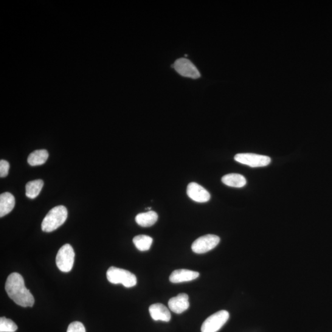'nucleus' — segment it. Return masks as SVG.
I'll return each mask as SVG.
<instances>
[{
  "mask_svg": "<svg viewBox=\"0 0 332 332\" xmlns=\"http://www.w3.org/2000/svg\"><path fill=\"white\" fill-rule=\"evenodd\" d=\"M5 290L17 305L25 308L32 307L34 305V297L25 287L23 277L18 272H13L8 277Z\"/></svg>",
  "mask_w": 332,
  "mask_h": 332,
  "instance_id": "obj_1",
  "label": "nucleus"
},
{
  "mask_svg": "<svg viewBox=\"0 0 332 332\" xmlns=\"http://www.w3.org/2000/svg\"><path fill=\"white\" fill-rule=\"evenodd\" d=\"M68 212L64 205H58L49 211L41 224V229L44 232L50 233L57 230L66 222Z\"/></svg>",
  "mask_w": 332,
  "mask_h": 332,
  "instance_id": "obj_2",
  "label": "nucleus"
},
{
  "mask_svg": "<svg viewBox=\"0 0 332 332\" xmlns=\"http://www.w3.org/2000/svg\"><path fill=\"white\" fill-rule=\"evenodd\" d=\"M106 278L109 283L122 284L125 288H131L136 286L137 278L128 270L112 266L106 272Z\"/></svg>",
  "mask_w": 332,
  "mask_h": 332,
  "instance_id": "obj_3",
  "label": "nucleus"
},
{
  "mask_svg": "<svg viewBox=\"0 0 332 332\" xmlns=\"http://www.w3.org/2000/svg\"><path fill=\"white\" fill-rule=\"evenodd\" d=\"M75 257L74 250L72 246L69 244L64 245L56 256V262L58 268L64 272L71 271L74 266Z\"/></svg>",
  "mask_w": 332,
  "mask_h": 332,
  "instance_id": "obj_4",
  "label": "nucleus"
},
{
  "mask_svg": "<svg viewBox=\"0 0 332 332\" xmlns=\"http://www.w3.org/2000/svg\"><path fill=\"white\" fill-rule=\"evenodd\" d=\"M229 317L230 314L227 311L216 312L202 323L201 332H217L226 323Z\"/></svg>",
  "mask_w": 332,
  "mask_h": 332,
  "instance_id": "obj_5",
  "label": "nucleus"
},
{
  "mask_svg": "<svg viewBox=\"0 0 332 332\" xmlns=\"http://www.w3.org/2000/svg\"><path fill=\"white\" fill-rule=\"evenodd\" d=\"M220 239L218 236L207 235L201 236L194 241L191 246L193 252L198 254H205L214 249L220 243Z\"/></svg>",
  "mask_w": 332,
  "mask_h": 332,
  "instance_id": "obj_6",
  "label": "nucleus"
},
{
  "mask_svg": "<svg viewBox=\"0 0 332 332\" xmlns=\"http://www.w3.org/2000/svg\"><path fill=\"white\" fill-rule=\"evenodd\" d=\"M236 161L252 168L264 167L271 163L269 157L254 153H240L235 156Z\"/></svg>",
  "mask_w": 332,
  "mask_h": 332,
  "instance_id": "obj_7",
  "label": "nucleus"
},
{
  "mask_svg": "<svg viewBox=\"0 0 332 332\" xmlns=\"http://www.w3.org/2000/svg\"><path fill=\"white\" fill-rule=\"evenodd\" d=\"M176 72L182 77L197 79L201 77L200 73L198 69L191 62L187 59H177L175 63L172 66Z\"/></svg>",
  "mask_w": 332,
  "mask_h": 332,
  "instance_id": "obj_8",
  "label": "nucleus"
},
{
  "mask_svg": "<svg viewBox=\"0 0 332 332\" xmlns=\"http://www.w3.org/2000/svg\"><path fill=\"white\" fill-rule=\"evenodd\" d=\"M187 193L190 198L197 202H206L210 199V195L201 185L191 182L188 185Z\"/></svg>",
  "mask_w": 332,
  "mask_h": 332,
  "instance_id": "obj_9",
  "label": "nucleus"
},
{
  "mask_svg": "<svg viewBox=\"0 0 332 332\" xmlns=\"http://www.w3.org/2000/svg\"><path fill=\"white\" fill-rule=\"evenodd\" d=\"M169 308L174 313L181 314L187 311L190 306L189 297L186 294H180L171 298L168 302Z\"/></svg>",
  "mask_w": 332,
  "mask_h": 332,
  "instance_id": "obj_10",
  "label": "nucleus"
},
{
  "mask_svg": "<svg viewBox=\"0 0 332 332\" xmlns=\"http://www.w3.org/2000/svg\"><path fill=\"white\" fill-rule=\"evenodd\" d=\"M199 276L198 272L191 271L189 269H177L172 272L170 281L172 283H182L195 280Z\"/></svg>",
  "mask_w": 332,
  "mask_h": 332,
  "instance_id": "obj_11",
  "label": "nucleus"
},
{
  "mask_svg": "<svg viewBox=\"0 0 332 332\" xmlns=\"http://www.w3.org/2000/svg\"><path fill=\"white\" fill-rule=\"evenodd\" d=\"M150 316L154 320H161L164 322H170L171 314L170 310L165 306L161 303L153 304L149 308Z\"/></svg>",
  "mask_w": 332,
  "mask_h": 332,
  "instance_id": "obj_12",
  "label": "nucleus"
},
{
  "mask_svg": "<svg viewBox=\"0 0 332 332\" xmlns=\"http://www.w3.org/2000/svg\"><path fill=\"white\" fill-rule=\"evenodd\" d=\"M15 205V198L12 194L8 192L0 195V216L8 215L13 210Z\"/></svg>",
  "mask_w": 332,
  "mask_h": 332,
  "instance_id": "obj_13",
  "label": "nucleus"
},
{
  "mask_svg": "<svg viewBox=\"0 0 332 332\" xmlns=\"http://www.w3.org/2000/svg\"><path fill=\"white\" fill-rule=\"evenodd\" d=\"M158 218L157 213L154 211H148L147 212L140 213L136 216V223L142 227H150L153 226Z\"/></svg>",
  "mask_w": 332,
  "mask_h": 332,
  "instance_id": "obj_14",
  "label": "nucleus"
},
{
  "mask_svg": "<svg viewBox=\"0 0 332 332\" xmlns=\"http://www.w3.org/2000/svg\"><path fill=\"white\" fill-rule=\"evenodd\" d=\"M222 181L225 185L235 188H242L247 184L246 178L238 174H227L222 177Z\"/></svg>",
  "mask_w": 332,
  "mask_h": 332,
  "instance_id": "obj_15",
  "label": "nucleus"
},
{
  "mask_svg": "<svg viewBox=\"0 0 332 332\" xmlns=\"http://www.w3.org/2000/svg\"><path fill=\"white\" fill-rule=\"evenodd\" d=\"M48 156V152L46 150H35L29 154L28 163L32 166L42 165L46 162Z\"/></svg>",
  "mask_w": 332,
  "mask_h": 332,
  "instance_id": "obj_16",
  "label": "nucleus"
},
{
  "mask_svg": "<svg viewBox=\"0 0 332 332\" xmlns=\"http://www.w3.org/2000/svg\"><path fill=\"white\" fill-rule=\"evenodd\" d=\"M43 185V181L39 179L28 182L25 187V194L27 198L32 199L36 198L40 193Z\"/></svg>",
  "mask_w": 332,
  "mask_h": 332,
  "instance_id": "obj_17",
  "label": "nucleus"
},
{
  "mask_svg": "<svg viewBox=\"0 0 332 332\" xmlns=\"http://www.w3.org/2000/svg\"><path fill=\"white\" fill-rule=\"evenodd\" d=\"M133 243L140 251H147L153 243V238L147 235H138L134 238Z\"/></svg>",
  "mask_w": 332,
  "mask_h": 332,
  "instance_id": "obj_18",
  "label": "nucleus"
},
{
  "mask_svg": "<svg viewBox=\"0 0 332 332\" xmlns=\"http://www.w3.org/2000/svg\"><path fill=\"white\" fill-rule=\"evenodd\" d=\"M18 325L12 320L5 317L0 318V332H15Z\"/></svg>",
  "mask_w": 332,
  "mask_h": 332,
  "instance_id": "obj_19",
  "label": "nucleus"
},
{
  "mask_svg": "<svg viewBox=\"0 0 332 332\" xmlns=\"http://www.w3.org/2000/svg\"><path fill=\"white\" fill-rule=\"evenodd\" d=\"M67 332H86V328L80 322H74L69 325Z\"/></svg>",
  "mask_w": 332,
  "mask_h": 332,
  "instance_id": "obj_20",
  "label": "nucleus"
},
{
  "mask_svg": "<svg viewBox=\"0 0 332 332\" xmlns=\"http://www.w3.org/2000/svg\"><path fill=\"white\" fill-rule=\"evenodd\" d=\"M10 170V164L5 160L0 161V177H5L8 176Z\"/></svg>",
  "mask_w": 332,
  "mask_h": 332,
  "instance_id": "obj_21",
  "label": "nucleus"
}]
</instances>
